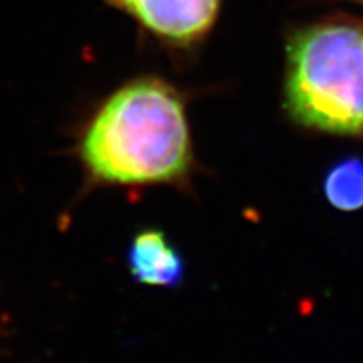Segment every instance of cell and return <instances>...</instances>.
<instances>
[{"mask_svg": "<svg viewBox=\"0 0 363 363\" xmlns=\"http://www.w3.org/2000/svg\"><path fill=\"white\" fill-rule=\"evenodd\" d=\"M165 43H199L212 29L220 0H106Z\"/></svg>", "mask_w": 363, "mask_h": 363, "instance_id": "obj_3", "label": "cell"}, {"mask_svg": "<svg viewBox=\"0 0 363 363\" xmlns=\"http://www.w3.org/2000/svg\"><path fill=\"white\" fill-rule=\"evenodd\" d=\"M360 2H362V4H363V0H360Z\"/></svg>", "mask_w": 363, "mask_h": 363, "instance_id": "obj_6", "label": "cell"}, {"mask_svg": "<svg viewBox=\"0 0 363 363\" xmlns=\"http://www.w3.org/2000/svg\"><path fill=\"white\" fill-rule=\"evenodd\" d=\"M128 266L135 281L148 286L177 288L185 278V261L160 230H145L131 242Z\"/></svg>", "mask_w": 363, "mask_h": 363, "instance_id": "obj_4", "label": "cell"}, {"mask_svg": "<svg viewBox=\"0 0 363 363\" xmlns=\"http://www.w3.org/2000/svg\"><path fill=\"white\" fill-rule=\"evenodd\" d=\"M81 157L94 179L120 185L174 184L192 167L180 94L160 79L131 81L99 108Z\"/></svg>", "mask_w": 363, "mask_h": 363, "instance_id": "obj_1", "label": "cell"}, {"mask_svg": "<svg viewBox=\"0 0 363 363\" xmlns=\"http://www.w3.org/2000/svg\"><path fill=\"white\" fill-rule=\"evenodd\" d=\"M286 108L308 128L363 136V24L331 19L289 39Z\"/></svg>", "mask_w": 363, "mask_h": 363, "instance_id": "obj_2", "label": "cell"}, {"mask_svg": "<svg viewBox=\"0 0 363 363\" xmlns=\"http://www.w3.org/2000/svg\"><path fill=\"white\" fill-rule=\"evenodd\" d=\"M326 201L342 212L363 207V157L350 155L331 165L323 180Z\"/></svg>", "mask_w": 363, "mask_h": 363, "instance_id": "obj_5", "label": "cell"}]
</instances>
